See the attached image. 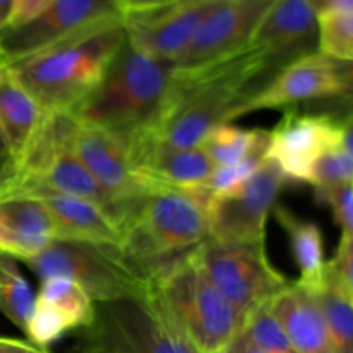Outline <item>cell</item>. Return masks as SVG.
Here are the masks:
<instances>
[{
  "label": "cell",
  "instance_id": "1",
  "mask_svg": "<svg viewBox=\"0 0 353 353\" xmlns=\"http://www.w3.org/2000/svg\"><path fill=\"white\" fill-rule=\"evenodd\" d=\"M274 76L269 59L257 47L199 69H176L168 100L150 128L126 134L134 161L155 152L190 150L202 145L216 126L230 123L234 107Z\"/></svg>",
  "mask_w": 353,
  "mask_h": 353
},
{
  "label": "cell",
  "instance_id": "2",
  "mask_svg": "<svg viewBox=\"0 0 353 353\" xmlns=\"http://www.w3.org/2000/svg\"><path fill=\"white\" fill-rule=\"evenodd\" d=\"M124 40L117 17L7 65L45 110L71 112L102 81Z\"/></svg>",
  "mask_w": 353,
  "mask_h": 353
},
{
  "label": "cell",
  "instance_id": "3",
  "mask_svg": "<svg viewBox=\"0 0 353 353\" xmlns=\"http://www.w3.org/2000/svg\"><path fill=\"white\" fill-rule=\"evenodd\" d=\"M174 76V62L152 57L124 40L97 88L71 110L86 126L133 134L155 123Z\"/></svg>",
  "mask_w": 353,
  "mask_h": 353
},
{
  "label": "cell",
  "instance_id": "4",
  "mask_svg": "<svg viewBox=\"0 0 353 353\" xmlns=\"http://www.w3.org/2000/svg\"><path fill=\"white\" fill-rule=\"evenodd\" d=\"M148 295L168 314L196 353L226 350L245 326V319L203 274L192 250L157 265Z\"/></svg>",
  "mask_w": 353,
  "mask_h": 353
},
{
  "label": "cell",
  "instance_id": "5",
  "mask_svg": "<svg viewBox=\"0 0 353 353\" xmlns=\"http://www.w3.org/2000/svg\"><path fill=\"white\" fill-rule=\"evenodd\" d=\"M210 200L203 186L152 190L124 228L121 248L152 269L193 250L209 238Z\"/></svg>",
  "mask_w": 353,
  "mask_h": 353
},
{
  "label": "cell",
  "instance_id": "6",
  "mask_svg": "<svg viewBox=\"0 0 353 353\" xmlns=\"http://www.w3.org/2000/svg\"><path fill=\"white\" fill-rule=\"evenodd\" d=\"M24 264L40 281L52 276L74 279L95 303L147 296L155 271L134 261L121 247L79 240H54Z\"/></svg>",
  "mask_w": 353,
  "mask_h": 353
},
{
  "label": "cell",
  "instance_id": "7",
  "mask_svg": "<svg viewBox=\"0 0 353 353\" xmlns=\"http://www.w3.org/2000/svg\"><path fill=\"white\" fill-rule=\"evenodd\" d=\"M192 255L203 274L245 321L271 303L292 283L271 264L265 245L207 238L193 248Z\"/></svg>",
  "mask_w": 353,
  "mask_h": 353
},
{
  "label": "cell",
  "instance_id": "8",
  "mask_svg": "<svg viewBox=\"0 0 353 353\" xmlns=\"http://www.w3.org/2000/svg\"><path fill=\"white\" fill-rule=\"evenodd\" d=\"M86 348L105 353H196L150 295L95 303Z\"/></svg>",
  "mask_w": 353,
  "mask_h": 353
},
{
  "label": "cell",
  "instance_id": "9",
  "mask_svg": "<svg viewBox=\"0 0 353 353\" xmlns=\"http://www.w3.org/2000/svg\"><path fill=\"white\" fill-rule=\"evenodd\" d=\"M288 183L281 169L265 159L238 188L212 196L209 203V238L230 243L265 245L268 219Z\"/></svg>",
  "mask_w": 353,
  "mask_h": 353
},
{
  "label": "cell",
  "instance_id": "10",
  "mask_svg": "<svg viewBox=\"0 0 353 353\" xmlns=\"http://www.w3.org/2000/svg\"><path fill=\"white\" fill-rule=\"evenodd\" d=\"M74 152L90 174L110 196L124 231L150 193L134 174L128 137L79 123L74 134Z\"/></svg>",
  "mask_w": 353,
  "mask_h": 353
},
{
  "label": "cell",
  "instance_id": "11",
  "mask_svg": "<svg viewBox=\"0 0 353 353\" xmlns=\"http://www.w3.org/2000/svg\"><path fill=\"white\" fill-rule=\"evenodd\" d=\"M117 17L116 0H54L33 19L0 31V52L10 64Z\"/></svg>",
  "mask_w": 353,
  "mask_h": 353
},
{
  "label": "cell",
  "instance_id": "12",
  "mask_svg": "<svg viewBox=\"0 0 353 353\" xmlns=\"http://www.w3.org/2000/svg\"><path fill=\"white\" fill-rule=\"evenodd\" d=\"M341 88L338 61L319 50L295 59L279 69L261 90L238 103L230 123L259 110L296 109L299 103H317L338 95Z\"/></svg>",
  "mask_w": 353,
  "mask_h": 353
},
{
  "label": "cell",
  "instance_id": "13",
  "mask_svg": "<svg viewBox=\"0 0 353 353\" xmlns=\"http://www.w3.org/2000/svg\"><path fill=\"white\" fill-rule=\"evenodd\" d=\"M276 0H221L207 16L176 69H199L247 50Z\"/></svg>",
  "mask_w": 353,
  "mask_h": 353
},
{
  "label": "cell",
  "instance_id": "14",
  "mask_svg": "<svg viewBox=\"0 0 353 353\" xmlns=\"http://www.w3.org/2000/svg\"><path fill=\"white\" fill-rule=\"evenodd\" d=\"M334 147H341L340 121L316 110L290 109L269 131L268 159L288 181L309 183L314 164Z\"/></svg>",
  "mask_w": 353,
  "mask_h": 353
},
{
  "label": "cell",
  "instance_id": "15",
  "mask_svg": "<svg viewBox=\"0 0 353 353\" xmlns=\"http://www.w3.org/2000/svg\"><path fill=\"white\" fill-rule=\"evenodd\" d=\"M221 0H179L123 16L126 38L152 57L176 62Z\"/></svg>",
  "mask_w": 353,
  "mask_h": 353
},
{
  "label": "cell",
  "instance_id": "16",
  "mask_svg": "<svg viewBox=\"0 0 353 353\" xmlns=\"http://www.w3.org/2000/svg\"><path fill=\"white\" fill-rule=\"evenodd\" d=\"M257 47L276 72L302 55L317 52L319 17L309 0H276L255 33Z\"/></svg>",
  "mask_w": 353,
  "mask_h": 353
},
{
  "label": "cell",
  "instance_id": "17",
  "mask_svg": "<svg viewBox=\"0 0 353 353\" xmlns=\"http://www.w3.org/2000/svg\"><path fill=\"white\" fill-rule=\"evenodd\" d=\"M61 233L47 207L34 196H0V254L30 261Z\"/></svg>",
  "mask_w": 353,
  "mask_h": 353
},
{
  "label": "cell",
  "instance_id": "18",
  "mask_svg": "<svg viewBox=\"0 0 353 353\" xmlns=\"http://www.w3.org/2000/svg\"><path fill=\"white\" fill-rule=\"evenodd\" d=\"M33 196L47 207L57 224L61 240L123 247V228L112 214L99 203L59 193H38Z\"/></svg>",
  "mask_w": 353,
  "mask_h": 353
},
{
  "label": "cell",
  "instance_id": "19",
  "mask_svg": "<svg viewBox=\"0 0 353 353\" xmlns=\"http://www.w3.org/2000/svg\"><path fill=\"white\" fill-rule=\"evenodd\" d=\"M296 353H334L319 305L309 290L296 283L269 303Z\"/></svg>",
  "mask_w": 353,
  "mask_h": 353
},
{
  "label": "cell",
  "instance_id": "20",
  "mask_svg": "<svg viewBox=\"0 0 353 353\" xmlns=\"http://www.w3.org/2000/svg\"><path fill=\"white\" fill-rule=\"evenodd\" d=\"M216 165L202 147L190 150L155 152L134 161V174L148 192L157 188H196L203 186Z\"/></svg>",
  "mask_w": 353,
  "mask_h": 353
},
{
  "label": "cell",
  "instance_id": "21",
  "mask_svg": "<svg viewBox=\"0 0 353 353\" xmlns=\"http://www.w3.org/2000/svg\"><path fill=\"white\" fill-rule=\"evenodd\" d=\"M45 109L17 79L9 65L0 68V128L14 161L21 159L28 141L37 131Z\"/></svg>",
  "mask_w": 353,
  "mask_h": 353
},
{
  "label": "cell",
  "instance_id": "22",
  "mask_svg": "<svg viewBox=\"0 0 353 353\" xmlns=\"http://www.w3.org/2000/svg\"><path fill=\"white\" fill-rule=\"evenodd\" d=\"M272 214L288 236L290 250L299 268L300 278L295 283L309 292H316L323 285L327 271L323 231L316 223L302 219L283 205H276Z\"/></svg>",
  "mask_w": 353,
  "mask_h": 353
},
{
  "label": "cell",
  "instance_id": "23",
  "mask_svg": "<svg viewBox=\"0 0 353 353\" xmlns=\"http://www.w3.org/2000/svg\"><path fill=\"white\" fill-rule=\"evenodd\" d=\"M310 293L323 314L333 352L353 353V302L330 268V262L323 285Z\"/></svg>",
  "mask_w": 353,
  "mask_h": 353
},
{
  "label": "cell",
  "instance_id": "24",
  "mask_svg": "<svg viewBox=\"0 0 353 353\" xmlns=\"http://www.w3.org/2000/svg\"><path fill=\"white\" fill-rule=\"evenodd\" d=\"M269 143L268 130H245L231 123L214 128L200 147L216 168L241 161L262 145Z\"/></svg>",
  "mask_w": 353,
  "mask_h": 353
},
{
  "label": "cell",
  "instance_id": "25",
  "mask_svg": "<svg viewBox=\"0 0 353 353\" xmlns=\"http://www.w3.org/2000/svg\"><path fill=\"white\" fill-rule=\"evenodd\" d=\"M37 295L21 272L16 259L0 254V314L19 330H26Z\"/></svg>",
  "mask_w": 353,
  "mask_h": 353
},
{
  "label": "cell",
  "instance_id": "26",
  "mask_svg": "<svg viewBox=\"0 0 353 353\" xmlns=\"http://www.w3.org/2000/svg\"><path fill=\"white\" fill-rule=\"evenodd\" d=\"M37 299L64 309L74 317L81 330H86L95 321V302L74 279L64 278V276H52V278L43 279Z\"/></svg>",
  "mask_w": 353,
  "mask_h": 353
},
{
  "label": "cell",
  "instance_id": "27",
  "mask_svg": "<svg viewBox=\"0 0 353 353\" xmlns=\"http://www.w3.org/2000/svg\"><path fill=\"white\" fill-rule=\"evenodd\" d=\"M240 336L264 353H296L281 323L272 314L269 303L255 310L245 321Z\"/></svg>",
  "mask_w": 353,
  "mask_h": 353
},
{
  "label": "cell",
  "instance_id": "28",
  "mask_svg": "<svg viewBox=\"0 0 353 353\" xmlns=\"http://www.w3.org/2000/svg\"><path fill=\"white\" fill-rule=\"evenodd\" d=\"M317 50L334 61L353 62V12L319 16Z\"/></svg>",
  "mask_w": 353,
  "mask_h": 353
},
{
  "label": "cell",
  "instance_id": "29",
  "mask_svg": "<svg viewBox=\"0 0 353 353\" xmlns=\"http://www.w3.org/2000/svg\"><path fill=\"white\" fill-rule=\"evenodd\" d=\"M347 183H353V157L343 147L327 150L314 164L309 179V185H312L316 192L347 185Z\"/></svg>",
  "mask_w": 353,
  "mask_h": 353
},
{
  "label": "cell",
  "instance_id": "30",
  "mask_svg": "<svg viewBox=\"0 0 353 353\" xmlns=\"http://www.w3.org/2000/svg\"><path fill=\"white\" fill-rule=\"evenodd\" d=\"M317 202L326 203L341 228V236H353V183L316 192Z\"/></svg>",
  "mask_w": 353,
  "mask_h": 353
},
{
  "label": "cell",
  "instance_id": "31",
  "mask_svg": "<svg viewBox=\"0 0 353 353\" xmlns=\"http://www.w3.org/2000/svg\"><path fill=\"white\" fill-rule=\"evenodd\" d=\"M338 68H340L341 79V88L338 95L330 100L312 103V107H316V112L330 114L331 117L340 121L353 112V62L338 61Z\"/></svg>",
  "mask_w": 353,
  "mask_h": 353
},
{
  "label": "cell",
  "instance_id": "32",
  "mask_svg": "<svg viewBox=\"0 0 353 353\" xmlns=\"http://www.w3.org/2000/svg\"><path fill=\"white\" fill-rule=\"evenodd\" d=\"M327 262L353 302V236H341L336 254Z\"/></svg>",
  "mask_w": 353,
  "mask_h": 353
},
{
  "label": "cell",
  "instance_id": "33",
  "mask_svg": "<svg viewBox=\"0 0 353 353\" xmlns=\"http://www.w3.org/2000/svg\"><path fill=\"white\" fill-rule=\"evenodd\" d=\"M54 0H16L14 3L12 16H10L9 24L7 28L19 26V24H24L26 21L33 19L37 14H40L45 7H48Z\"/></svg>",
  "mask_w": 353,
  "mask_h": 353
},
{
  "label": "cell",
  "instance_id": "34",
  "mask_svg": "<svg viewBox=\"0 0 353 353\" xmlns=\"http://www.w3.org/2000/svg\"><path fill=\"white\" fill-rule=\"evenodd\" d=\"M14 174H16V161L10 154V148L3 137L2 128H0V192L9 185Z\"/></svg>",
  "mask_w": 353,
  "mask_h": 353
},
{
  "label": "cell",
  "instance_id": "35",
  "mask_svg": "<svg viewBox=\"0 0 353 353\" xmlns=\"http://www.w3.org/2000/svg\"><path fill=\"white\" fill-rule=\"evenodd\" d=\"M174 2H179V0H116V6L121 16H128V14L145 12V10L157 9V7H164Z\"/></svg>",
  "mask_w": 353,
  "mask_h": 353
},
{
  "label": "cell",
  "instance_id": "36",
  "mask_svg": "<svg viewBox=\"0 0 353 353\" xmlns=\"http://www.w3.org/2000/svg\"><path fill=\"white\" fill-rule=\"evenodd\" d=\"M317 17L333 12H353V0H309Z\"/></svg>",
  "mask_w": 353,
  "mask_h": 353
},
{
  "label": "cell",
  "instance_id": "37",
  "mask_svg": "<svg viewBox=\"0 0 353 353\" xmlns=\"http://www.w3.org/2000/svg\"><path fill=\"white\" fill-rule=\"evenodd\" d=\"M0 353H52L47 348H40L31 341L14 340V338L0 336Z\"/></svg>",
  "mask_w": 353,
  "mask_h": 353
},
{
  "label": "cell",
  "instance_id": "38",
  "mask_svg": "<svg viewBox=\"0 0 353 353\" xmlns=\"http://www.w3.org/2000/svg\"><path fill=\"white\" fill-rule=\"evenodd\" d=\"M341 124V147L353 157V112L340 119Z\"/></svg>",
  "mask_w": 353,
  "mask_h": 353
},
{
  "label": "cell",
  "instance_id": "39",
  "mask_svg": "<svg viewBox=\"0 0 353 353\" xmlns=\"http://www.w3.org/2000/svg\"><path fill=\"white\" fill-rule=\"evenodd\" d=\"M221 353H264V352H261L259 348L252 347V345L248 343L243 336H238L236 340H234L233 343L226 348V350L221 352Z\"/></svg>",
  "mask_w": 353,
  "mask_h": 353
},
{
  "label": "cell",
  "instance_id": "40",
  "mask_svg": "<svg viewBox=\"0 0 353 353\" xmlns=\"http://www.w3.org/2000/svg\"><path fill=\"white\" fill-rule=\"evenodd\" d=\"M14 3H16V0H0V31L6 30L7 24H9Z\"/></svg>",
  "mask_w": 353,
  "mask_h": 353
},
{
  "label": "cell",
  "instance_id": "41",
  "mask_svg": "<svg viewBox=\"0 0 353 353\" xmlns=\"http://www.w3.org/2000/svg\"><path fill=\"white\" fill-rule=\"evenodd\" d=\"M85 352L86 353H105V352H102V350H97V348H86Z\"/></svg>",
  "mask_w": 353,
  "mask_h": 353
},
{
  "label": "cell",
  "instance_id": "42",
  "mask_svg": "<svg viewBox=\"0 0 353 353\" xmlns=\"http://www.w3.org/2000/svg\"><path fill=\"white\" fill-rule=\"evenodd\" d=\"M2 65H6V61H3V55L2 52H0V68H2Z\"/></svg>",
  "mask_w": 353,
  "mask_h": 353
}]
</instances>
